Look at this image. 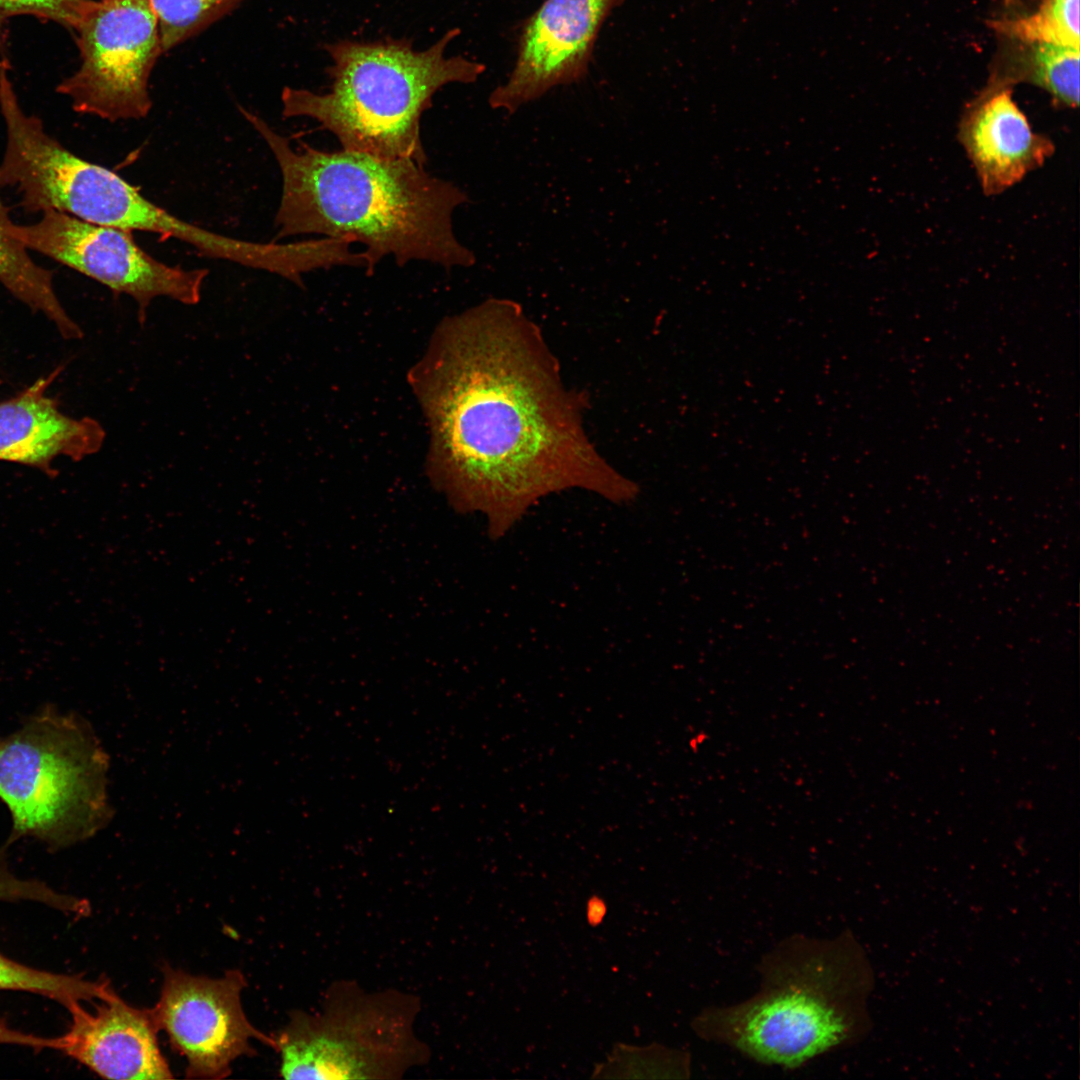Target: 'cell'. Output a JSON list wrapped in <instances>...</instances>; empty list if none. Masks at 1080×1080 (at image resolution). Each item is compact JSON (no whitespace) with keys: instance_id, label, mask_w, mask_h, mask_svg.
I'll return each instance as SVG.
<instances>
[{"instance_id":"1","label":"cell","mask_w":1080,"mask_h":1080,"mask_svg":"<svg viewBox=\"0 0 1080 1080\" xmlns=\"http://www.w3.org/2000/svg\"><path fill=\"white\" fill-rule=\"evenodd\" d=\"M426 364L423 396L436 474L452 503L504 536L541 498L586 489L615 503L634 482L589 444L578 409L520 307L491 299L468 311Z\"/></svg>"},{"instance_id":"4","label":"cell","mask_w":1080,"mask_h":1080,"mask_svg":"<svg viewBox=\"0 0 1080 1080\" xmlns=\"http://www.w3.org/2000/svg\"><path fill=\"white\" fill-rule=\"evenodd\" d=\"M458 34V29L450 30L422 51L407 39L327 44L332 61L327 68L329 91L285 87L282 115L318 122L343 150L425 166L420 120L433 96L447 84L472 83L485 70L465 57L445 56Z\"/></svg>"},{"instance_id":"17","label":"cell","mask_w":1080,"mask_h":1080,"mask_svg":"<svg viewBox=\"0 0 1080 1080\" xmlns=\"http://www.w3.org/2000/svg\"><path fill=\"white\" fill-rule=\"evenodd\" d=\"M690 1056L686 1051L653 1043L645 1047L618 1043L605 1062L595 1067L593 1078H688Z\"/></svg>"},{"instance_id":"8","label":"cell","mask_w":1080,"mask_h":1080,"mask_svg":"<svg viewBox=\"0 0 1080 1080\" xmlns=\"http://www.w3.org/2000/svg\"><path fill=\"white\" fill-rule=\"evenodd\" d=\"M245 986L238 970L213 979L164 968L160 998L151 1012L158 1029L185 1057L188 1077H227L237 1058L255 1053L252 1039L276 1046L275 1039L248 1021L241 1005Z\"/></svg>"},{"instance_id":"7","label":"cell","mask_w":1080,"mask_h":1080,"mask_svg":"<svg viewBox=\"0 0 1080 1080\" xmlns=\"http://www.w3.org/2000/svg\"><path fill=\"white\" fill-rule=\"evenodd\" d=\"M11 232L27 249L66 265L125 294L137 304V317L145 324L147 309L156 298L184 305L201 300L207 269H185L161 262L145 252L132 232L90 223L58 211H45L30 225L13 223Z\"/></svg>"},{"instance_id":"11","label":"cell","mask_w":1080,"mask_h":1080,"mask_svg":"<svg viewBox=\"0 0 1080 1080\" xmlns=\"http://www.w3.org/2000/svg\"><path fill=\"white\" fill-rule=\"evenodd\" d=\"M99 1001L93 1012L82 1003L67 1010L71 1022L56 1050L108 1079L173 1078L151 1009L130 1006L114 990Z\"/></svg>"},{"instance_id":"15","label":"cell","mask_w":1080,"mask_h":1080,"mask_svg":"<svg viewBox=\"0 0 1080 1080\" xmlns=\"http://www.w3.org/2000/svg\"><path fill=\"white\" fill-rule=\"evenodd\" d=\"M1021 42V41H1020ZM1018 64L991 85L1030 82L1046 90L1057 105L1079 104V49L1050 42H1021Z\"/></svg>"},{"instance_id":"3","label":"cell","mask_w":1080,"mask_h":1080,"mask_svg":"<svg viewBox=\"0 0 1080 1080\" xmlns=\"http://www.w3.org/2000/svg\"><path fill=\"white\" fill-rule=\"evenodd\" d=\"M758 970L751 997L695 1016L696 1035L760 1064L794 1069L871 1032L874 971L850 930L827 939L789 936L762 957Z\"/></svg>"},{"instance_id":"6","label":"cell","mask_w":1080,"mask_h":1080,"mask_svg":"<svg viewBox=\"0 0 1080 1080\" xmlns=\"http://www.w3.org/2000/svg\"><path fill=\"white\" fill-rule=\"evenodd\" d=\"M77 32L81 64L56 91L81 114L115 122L152 107L148 83L163 53L149 0H96Z\"/></svg>"},{"instance_id":"10","label":"cell","mask_w":1080,"mask_h":1080,"mask_svg":"<svg viewBox=\"0 0 1080 1080\" xmlns=\"http://www.w3.org/2000/svg\"><path fill=\"white\" fill-rule=\"evenodd\" d=\"M623 1L546 0L527 21L514 68L491 92L490 106L513 114L552 88L581 80L604 20Z\"/></svg>"},{"instance_id":"2","label":"cell","mask_w":1080,"mask_h":1080,"mask_svg":"<svg viewBox=\"0 0 1080 1080\" xmlns=\"http://www.w3.org/2000/svg\"><path fill=\"white\" fill-rule=\"evenodd\" d=\"M271 150L282 178L277 238L303 234L346 237L364 246L366 269L385 257L399 266L426 261L469 267L476 258L453 230L456 208L469 202L454 183L411 159L323 151L290 140L240 107Z\"/></svg>"},{"instance_id":"22","label":"cell","mask_w":1080,"mask_h":1080,"mask_svg":"<svg viewBox=\"0 0 1080 1080\" xmlns=\"http://www.w3.org/2000/svg\"><path fill=\"white\" fill-rule=\"evenodd\" d=\"M0 1044L20 1045L36 1050H56L57 1040L56 1037H42L13 1029L0 1020Z\"/></svg>"},{"instance_id":"25","label":"cell","mask_w":1080,"mask_h":1080,"mask_svg":"<svg viewBox=\"0 0 1080 1080\" xmlns=\"http://www.w3.org/2000/svg\"><path fill=\"white\" fill-rule=\"evenodd\" d=\"M0 382H1V380H0Z\"/></svg>"},{"instance_id":"24","label":"cell","mask_w":1080,"mask_h":1080,"mask_svg":"<svg viewBox=\"0 0 1080 1080\" xmlns=\"http://www.w3.org/2000/svg\"><path fill=\"white\" fill-rule=\"evenodd\" d=\"M6 19H7V16L4 15L0 11V46L3 44V41H4V36H5L4 27H5Z\"/></svg>"},{"instance_id":"21","label":"cell","mask_w":1080,"mask_h":1080,"mask_svg":"<svg viewBox=\"0 0 1080 1080\" xmlns=\"http://www.w3.org/2000/svg\"><path fill=\"white\" fill-rule=\"evenodd\" d=\"M96 0H0V11L8 16L31 15L76 30Z\"/></svg>"},{"instance_id":"13","label":"cell","mask_w":1080,"mask_h":1080,"mask_svg":"<svg viewBox=\"0 0 1080 1080\" xmlns=\"http://www.w3.org/2000/svg\"><path fill=\"white\" fill-rule=\"evenodd\" d=\"M62 367L38 378L17 395L0 401V461L30 466L49 477L53 461L64 456L81 461L101 450L104 427L94 418L64 414L47 394Z\"/></svg>"},{"instance_id":"12","label":"cell","mask_w":1080,"mask_h":1080,"mask_svg":"<svg viewBox=\"0 0 1080 1080\" xmlns=\"http://www.w3.org/2000/svg\"><path fill=\"white\" fill-rule=\"evenodd\" d=\"M958 139L987 196L1018 184L1055 151L1050 138L1033 130L1010 87L991 84L964 110Z\"/></svg>"},{"instance_id":"19","label":"cell","mask_w":1080,"mask_h":1080,"mask_svg":"<svg viewBox=\"0 0 1080 1080\" xmlns=\"http://www.w3.org/2000/svg\"><path fill=\"white\" fill-rule=\"evenodd\" d=\"M158 21L163 53L201 33L242 0H149Z\"/></svg>"},{"instance_id":"5","label":"cell","mask_w":1080,"mask_h":1080,"mask_svg":"<svg viewBox=\"0 0 1080 1080\" xmlns=\"http://www.w3.org/2000/svg\"><path fill=\"white\" fill-rule=\"evenodd\" d=\"M109 756L81 714L43 704L0 736V801L11 845L25 838L58 852L85 842L113 818Z\"/></svg>"},{"instance_id":"14","label":"cell","mask_w":1080,"mask_h":1080,"mask_svg":"<svg viewBox=\"0 0 1080 1080\" xmlns=\"http://www.w3.org/2000/svg\"><path fill=\"white\" fill-rule=\"evenodd\" d=\"M12 225L0 198V282L15 298L50 320L64 339H81L83 331L59 301L51 271L32 260L27 248L13 236Z\"/></svg>"},{"instance_id":"9","label":"cell","mask_w":1080,"mask_h":1080,"mask_svg":"<svg viewBox=\"0 0 1080 1080\" xmlns=\"http://www.w3.org/2000/svg\"><path fill=\"white\" fill-rule=\"evenodd\" d=\"M398 1017L376 1009L338 1010L321 1018L296 1015L275 1039L286 1079L384 1077L407 1064L408 1033Z\"/></svg>"},{"instance_id":"18","label":"cell","mask_w":1080,"mask_h":1080,"mask_svg":"<svg viewBox=\"0 0 1080 1080\" xmlns=\"http://www.w3.org/2000/svg\"><path fill=\"white\" fill-rule=\"evenodd\" d=\"M996 25L1021 42H1050L1079 49V0H1043L1031 15Z\"/></svg>"},{"instance_id":"16","label":"cell","mask_w":1080,"mask_h":1080,"mask_svg":"<svg viewBox=\"0 0 1080 1080\" xmlns=\"http://www.w3.org/2000/svg\"><path fill=\"white\" fill-rule=\"evenodd\" d=\"M0 990L25 991L52 999L68 1010L75 1003L106 997L113 988L107 979L91 981L80 975L53 973L18 963L0 952Z\"/></svg>"},{"instance_id":"23","label":"cell","mask_w":1080,"mask_h":1080,"mask_svg":"<svg viewBox=\"0 0 1080 1080\" xmlns=\"http://www.w3.org/2000/svg\"><path fill=\"white\" fill-rule=\"evenodd\" d=\"M607 912V906L604 900L598 896H592L587 902L586 916L587 921L591 926L599 925Z\"/></svg>"},{"instance_id":"20","label":"cell","mask_w":1080,"mask_h":1080,"mask_svg":"<svg viewBox=\"0 0 1080 1080\" xmlns=\"http://www.w3.org/2000/svg\"><path fill=\"white\" fill-rule=\"evenodd\" d=\"M11 844L0 846V902H35L63 914L75 906L74 895L56 890L45 881L18 876L10 866L8 851Z\"/></svg>"}]
</instances>
